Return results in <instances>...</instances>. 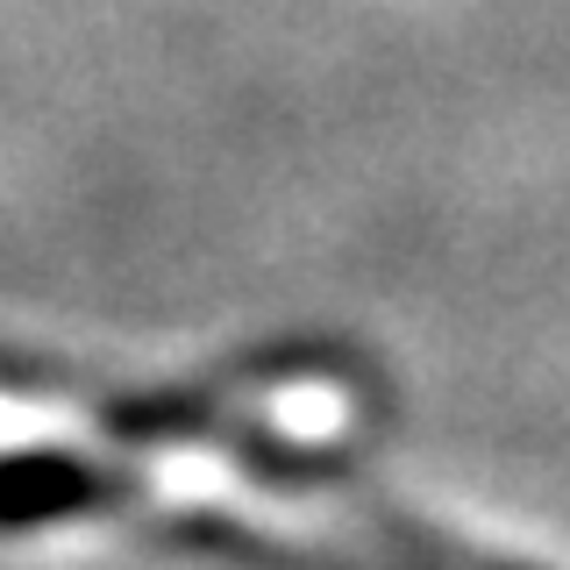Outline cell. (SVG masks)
Wrapping results in <instances>:
<instances>
[{
  "instance_id": "1",
  "label": "cell",
  "mask_w": 570,
  "mask_h": 570,
  "mask_svg": "<svg viewBox=\"0 0 570 570\" xmlns=\"http://www.w3.org/2000/svg\"><path fill=\"white\" fill-rule=\"evenodd\" d=\"M22 414H79L129 450H29L0 456V528L86 521V513H171L222 528L299 570H534L428 528L385 499L350 456L278 435L243 406L193 400H8Z\"/></svg>"
}]
</instances>
